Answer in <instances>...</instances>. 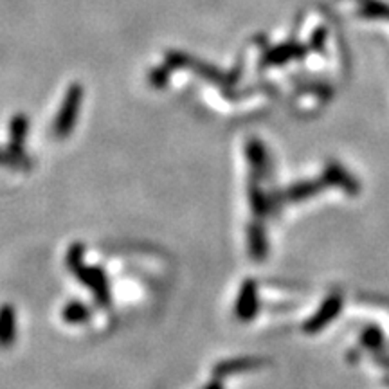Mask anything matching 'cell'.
Segmentation results:
<instances>
[{"label":"cell","instance_id":"cell-6","mask_svg":"<svg viewBox=\"0 0 389 389\" xmlns=\"http://www.w3.org/2000/svg\"><path fill=\"white\" fill-rule=\"evenodd\" d=\"M258 366V363H251L249 359H240L238 363H223L216 368L220 375H229L233 371H240V370H249V368Z\"/></svg>","mask_w":389,"mask_h":389},{"label":"cell","instance_id":"cell-4","mask_svg":"<svg viewBox=\"0 0 389 389\" xmlns=\"http://www.w3.org/2000/svg\"><path fill=\"white\" fill-rule=\"evenodd\" d=\"M76 108H78V98L74 96L72 99H67L64 112H61L60 119L56 121V126H54V132H56V136L65 137L69 132H71V126L74 125Z\"/></svg>","mask_w":389,"mask_h":389},{"label":"cell","instance_id":"cell-1","mask_svg":"<svg viewBox=\"0 0 389 389\" xmlns=\"http://www.w3.org/2000/svg\"><path fill=\"white\" fill-rule=\"evenodd\" d=\"M69 265L71 268H74L78 272V278L84 281L85 285L92 288V292L96 294V298L106 305L108 303V288H106V281L103 278V272L98 268H89L84 267L81 263V247H72L71 253H69Z\"/></svg>","mask_w":389,"mask_h":389},{"label":"cell","instance_id":"cell-3","mask_svg":"<svg viewBox=\"0 0 389 389\" xmlns=\"http://www.w3.org/2000/svg\"><path fill=\"white\" fill-rule=\"evenodd\" d=\"M256 292H254V285L251 281H247L242 288V294L238 298V306H236V314L240 315V319H251L256 310Z\"/></svg>","mask_w":389,"mask_h":389},{"label":"cell","instance_id":"cell-5","mask_svg":"<svg viewBox=\"0 0 389 389\" xmlns=\"http://www.w3.org/2000/svg\"><path fill=\"white\" fill-rule=\"evenodd\" d=\"M64 315L69 323H80L84 321V319H87L89 310L85 308L84 305H80V303H71V305L65 308Z\"/></svg>","mask_w":389,"mask_h":389},{"label":"cell","instance_id":"cell-7","mask_svg":"<svg viewBox=\"0 0 389 389\" xmlns=\"http://www.w3.org/2000/svg\"><path fill=\"white\" fill-rule=\"evenodd\" d=\"M208 389H220V385L218 384H211Z\"/></svg>","mask_w":389,"mask_h":389},{"label":"cell","instance_id":"cell-2","mask_svg":"<svg viewBox=\"0 0 389 389\" xmlns=\"http://www.w3.org/2000/svg\"><path fill=\"white\" fill-rule=\"evenodd\" d=\"M15 339V314L11 306L0 308V346L8 348Z\"/></svg>","mask_w":389,"mask_h":389}]
</instances>
